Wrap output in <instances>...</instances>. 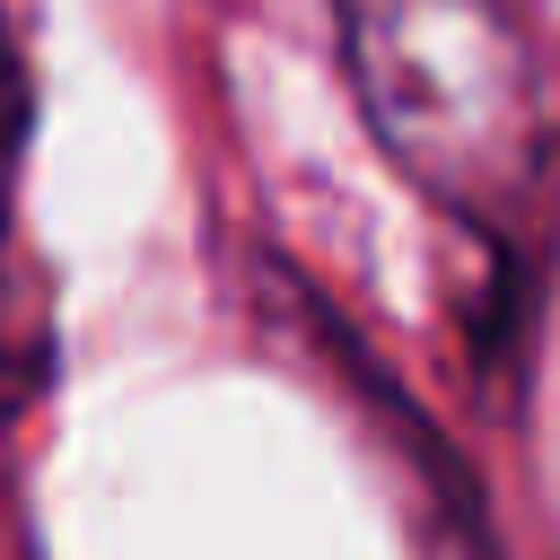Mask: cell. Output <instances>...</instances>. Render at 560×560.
<instances>
[{
  "instance_id": "cell-2",
  "label": "cell",
  "mask_w": 560,
  "mask_h": 560,
  "mask_svg": "<svg viewBox=\"0 0 560 560\" xmlns=\"http://www.w3.org/2000/svg\"><path fill=\"white\" fill-rule=\"evenodd\" d=\"M35 385H44V289H35L26 254H18L9 228H0V438H9V420L26 411Z\"/></svg>"
},
{
  "instance_id": "cell-3",
  "label": "cell",
  "mask_w": 560,
  "mask_h": 560,
  "mask_svg": "<svg viewBox=\"0 0 560 560\" xmlns=\"http://www.w3.org/2000/svg\"><path fill=\"white\" fill-rule=\"evenodd\" d=\"M18 131H26V79H18V52H9V35H0V184H9V166H18Z\"/></svg>"
},
{
  "instance_id": "cell-1",
  "label": "cell",
  "mask_w": 560,
  "mask_h": 560,
  "mask_svg": "<svg viewBox=\"0 0 560 560\" xmlns=\"http://www.w3.org/2000/svg\"><path fill=\"white\" fill-rule=\"evenodd\" d=\"M341 61L385 158L481 236H508L551 166V88L516 0H341Z\"/></svg>"
}]
</instances>
